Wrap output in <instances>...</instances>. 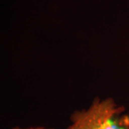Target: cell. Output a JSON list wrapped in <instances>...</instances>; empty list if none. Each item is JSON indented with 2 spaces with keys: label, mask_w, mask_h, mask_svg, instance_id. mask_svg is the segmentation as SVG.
<instances>
[{
  "label": "cell",
  "mask_w": 129,
  "mask_h": 129,
  "mask_svg": "<svg viewBox=\"0 0 129 129\" xmlns=\"http://www.w3.org/2000/svg\"><path fill=\"white\" fill-rule=\"evenodd\" d=\"M65 129H129V111L112 98L96 97L88 108L75 111Z\"/></svg>",
  "instance_id": "1"
},
{
  "label": "cell",
  "mask_w": 129,
  "mask_h": 129,
  "mask_svg": "<svg viewBox=\"0 0 129 129\" xmlns=\"http://www.w3.org/2000/svg\"><path fill=\"white\" fill-rule=\"evenodd\" d=\"M12 129H54L52 128H46L45 126H31V127H28V128H21L19 126H15Z\"/></svg>",
  "instance_id": "2"
}]
</instances>
